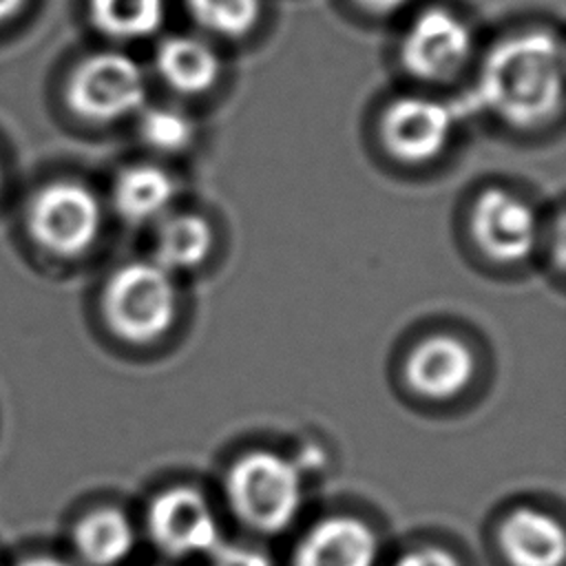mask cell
Segmentation results:
<instances>
[{
	"instance_id": "cell-20",
	"label": "cell",
	"mask_w": 566,
	"mask_h": 566,
	"mask_svg": "<svg viewBox=\"0 0 566 566\" xmlns=\"http://www.w3.org/2000/svg\"><path fill=\"white\" fill-rule=\"evenodd\" d=\"M208 566H272L268 553L254 546L243 544H223L219 542L208 555Z\"/></svg>"
},
{
	"instance_id": "cell-2",
	"label": "cell",
	"mask_w": 566,
	"mask_h": 566,
	"mask_svg": "<svg viewBox=\"0 0 566 566\" xmlns=\"http://www.w3.org/2000/svg\"><path fill=\"white\" fill-rule=\"evenodd\" d=\"M226 497L248 528L276 535L294 524L303 506V471L276 451H248L226 473Z\"/></svg>"
},
{
	"instance_id": "cell-5",
	"label": "cell",
	"mask_w": 566,
	"mask_h": 566,
	"mask_svg": "<svg viewBox=\"0 0 566 566\" xmlns=\"http://www.w3.org/2000/svg\"><path fill=\"white\" fill-rule=\"evenodd\" d=\"M27 223L42 250L71 259L95 245L104 226V210L86 184L57 179L35 192Z\"/></svg>"
},
{
	"instance_id": "cell-10",
	"label": "cell",
	"mask_w": 566,
	"mask_h": 566,
	"mask_svg": "<svg viewBox=\"0 0 566 566\" xmlns=\"http://www.w3.org/2000/svg\"><path fill=\"white\" fill-rule=\"evenodd\" d=\"M475 374L471 347L449 334H433L416 343L405 360L407 387L429 400H449L462 394Z\"/></svg>"
},
{
	"instance_id": "cell-1",
	"label": "cell",
	"mask_w": 566,
	"mask_h": 566,
	"mask_svg": "<svg viewBox=\"0 0 566 566\" xmlns=\"http://www.w3.org/2000/svg\"><path fill=\"white\" fill-rule=\"evenodd\" d=\"M478 102L513 128H533L562 108L564 44L546 29L522 31L493 44L480 64Z\"/></svg>"
},
{
	"instance_id": "cell-23",
	"label": "cell",
	"mask_w": 566,
	"mask_h": 566,
	"mask_svg": "<svg viewBox=\"0 0 566 566\" xmlns=\"http://www.w3.org/2000/svg\"><path fill=\"white\" fill-rule=\"evenodd\" d=\"M15 566H75L62 557H55V555H31V557H24L22 562H18Z\"/></svg>"
},
{
	"instance_id": "cell-24",
	"label": "cell",
	"mask_w": 566,
	"mask_h": 566,
	"mask_svg": "<svg viewBox=\"0 0 566 566\" xmlns=\"http://www.w3.org/2000/svg\"><path fill=\"white\" fill-rule=\"evenodd\" d=\"M24 4H27V0H0V24L15 18Z\"/></svg>"
},
{
	"instance_id": "cell-7",
	"label": "cell",
	"mask_w": 566,
	"mask_h": 566,
	"mask_svg": "<svg viewBox=\"0 0 566 566\" xmlns=\"http://www.w3.org/2000/svg\"><path fill=\"white\" fill-rule=\"evenodd\" d=\"M153 546L170 559L206 557L219 542V522L206 495L177 484L159 491L146 511Z\"/></svg>"
},
{
	"instance_id": "cell-15",
	"label": "cell",
	"mask_w": 566,
	"mask_h": 566,
	"mask_svg": "<svg viewBox=\"0 0 566 566\" xmlns=\"http://www.w3.org/2000/svg\"><path fill=\"white\" fill-rule=\"evenodd\" d=\"M135 542L130 517L113 506L86 513L73 528V548L86 566H119L133 553Z\"/></svg>"
},
{
	"instance_id": "cell-9",
	"label": "cell",
	"mask_w": 566,
	"mask_h": 566,
	"mask_svg": "<svg viewBox=\"0 0 566 566\" xmlns=\"http://www.w3.org/2000/svg\"><path fill=\"white\" fill-rule=\"evenodd\" d=\"M471 232L484 254L500 263H517L535 250L539 221L522 197L486 188L473 203Z\"/></svg>"
},
{
	"instance_id": "cell-18",
	"label": "cell",
	"mask_w": 566,
	"mask_h": 566,
	"mask_svg": "<svg viewBox=\"0 0 566 566\" xmlns=\"http://www.w3.org/2000/svg\"><path fill=\"white\" fill-rule=\"evenodd\" d=\"M184 2L197 27L226 40H239L252 33L263 11L261 0H184Z\"/></svg>"
},
{
	"instance_id": "cell-13",
	"label": "cell",
	"mask_w": 566,
	"mask_h": 566,
	"mask_svg": "<svg viewBox=\"0 0 566 566\" xmlns=\"http://www.w3.org/2000/svg\"><path fill=\"white\" fill-rule=\"evenodd\" d=\"M155 69L170 91L179 95H203L219 82L221 57L210 42L177 33L157 44Z\"/></svg>"
},
{
	"instance_id": "cell-19",
	"label": "cell",
	"mask_w": 566,
	"mask_h": 566,
	"mask_svg": "<svg viewBox=\"0 0 566 566\" xmlns=\"http://www.w3.org/2000/svg\"><path fill=\"white\" fill-rule=\"evenodd\" d=\"M139 139L161 153V155H177L184 153L192 142L197 126L179 108L172 106H144L139 113Z\"/></svg>"
},
{
	"instance_id": "cell-4",
	"label": "cell",
	"mask_w": 566,
	"mask_h": 566,
	"mask_svg": "<svg viewBox=\"0 0 566 566\" xmlns=\"http://www.w3.org/2000/svg\"><path fill=\"white\" fill-rule=\"evenodd\" d=\"M71 111L93 124H113L146 106V77L126 53L97 51L75 64L66 84Z\"/></svg>"
},
{
	"instance_id": "cell-14",
	"label": "cell",
	"mask_w": 566,
	"mask_h": 566,
	"mask_svg": "<svg viewBox=\"0 0 566 566\" xmlns=\"http://www.w3.org/2000/svg\"><path fill=\"white\" fill-rule=\"evenodd\" d=\"M177 184L155 164H133L113 184V208L130 226H144L166 217L175 201Z\"/></svg>"
},
{
	"instance_id": "cell-6",
	"label": "cell",
	"mask_w": 566,
	"mask_h": 566,
	"mask_svg": "<svg viewBox=\"0 0 566 566\" xmlns=\"http://www.w3.org/2000/svg\"><path fill=\"white\" fill-rule=\"evenodd\" d=\"M473 55L469 24L447 7L422 9L398 44L400 66L420 82L453 80Z\"/></svg>"
},
{
	"instance_id": "cell-25",
	"label": "cell",
	"mask_w": 566,
	"mask_h": 566,
	"mask_svg": "<svg viewBox=\"0 0 566 566\" xmlns=\"http://www.w3.org/2000/svg\"><path fill=\"white\" fill-rule=\"evenodd\" d=\"M0 186H2V168H0Z\"/></svg>"
},
{
	"instance_id": "cell-12",
	"label": "cell",
	"mask_w": 566,
	"mask_h": 566,
	"mask_svg": "<svg viewBox=\"0 0 566 566\" xmlns=\"http://www.w3.org/2000/svg\"><path fill=\"white\" fill-rule=\"evenodd\" d=\"M497 548L509 566H562L566 557V533L557 517L520 506L502 520Z\"/></svg>"
},
{
	"instance_id": "cell-11",
	"label": "cell",
	"mask_w": 566,
	"mask_h": 566,
	"mask_svg": "<svg viewBox=\"0 0 566 566\" xmlns=\"http://www.w3.org/2000/svg\"><path fill=\"white\" fill-rule=\"evenodd\" d=\"M378 537L354 515H329L312 524L292 553V566H376Z\"/></svg>"
},
{
	"instance_id": "cell-22",
	"label": "cell",
	"mask_w": 566,
	"mask_h": 566,
	"mask_svg": "<svg viewBox=\"0 0 566 566\" xmlns=\"http://www.w3.org/2000/svg\"><path fill=\"white\" fill-rule=\"evenodd\" d=\"M358 9H363L365 13L371 15H391L396 11H400L407 2L411 0H352Z\"/></svg>"
},
{
	"instance_id": "cell-3",
	"label": "cell",
	"mask_w": 566,
	"mask_h": 566,
	"mask_svg": "<svg viewBox=\"0 0 566 566\" xmlns=\"http://www.w3.org/2000/svg\"><path fill=\"white\" fill-rule=\"evenodd\" d=\"M179 312L175 274L150 261L117 268L102 292V316L108 329L133 345L164 338Z\"/></svg>"
},
{
	"instance_id": "cell-8",
	"label": "cell",
	"mask_w": 566,
	"mask_h": 566,
	"mask_svg": "<svg viewBox=\"0 0 566 566\" xmlns=\"http://www.w3.org/2000/svg\"><path fill=\"white\" fill-rule=\"evenodd\" d=\"M455 130V108L427 95L396 97L380 117L385 148L405 164H427L444 153Z\"/></svg>"
},
{
	"instance_id": "cell-16",
	"label": "cell",
	"mask_w": 566,
	"mask_h": 566,
	"mask_svg": "<svg viewBox=\"0 0 566 566\" xmlns=\"http://www.w3.org/2000/svg\"><path fill=\"white\" fill-rule=\"evenodd\" d=\"M214 243V234L206 217L195 212L166 214L157 223L153 241V261L170 274L201 265Z\"/></svg>"
},
{
	"instance_id": "cell-17",
	"label": "cell",
	"mask_w": 566,
	"mask_h": 566,
	"mask_svg": "<svg viewBox=\"0 0 566 566\" xmlns=\"http://www.w3.org/2000/svg\"><path fill=\"white\" fill-rule=\"evenodd\" d=\"M91 24L117 42H135L159 31L166 0H88Z\"/></svg>"
},
{
	"instance_id": "cell-21",
	"label": "cell",
	"mask_w": 566,
	"mask_h": 566,
	"mask_svg": "<svg viewBox=\"0 0 566 566\" xmlns=\"http://www.w3.org/2000/svg\"><path fill=\"white\" fill-rule=\"evenodd\" d=\"M394 566H462L460 559L440 546H420L402 553Z\"/></svg>"
}]
</instances>
